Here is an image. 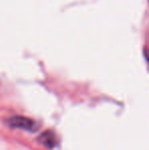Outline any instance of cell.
I'll list each match as a JSON object with an SVG mask.
<instances>
[{"mask_svg": "<svg viewBox=\"0 0 149 150\" xmlns=\"http://www.w3.org/2000/svg\"><path fill=\"white\" fill-rule=\"evenodd\" d=\"M7 122L12 128L24 129V130L30 131V132H34V131L38 130V125L36 122L29 117H22V115H16V117H10L7 120Z\"/></svg>", "mask_w": 149, "mask_h": 150, "instance_id": "6da1fadb", "label": "cell"}, {"mask_svg": "<svg viewBox=\"0 0 149 150\" xmlns=\"http://www.w3.org/2000/svg\"><path fill=\"white\" fill-rule=\"evenodd\" d=\"M39 141L49 148H53L56 145V137L51 131H46L43 134L40 135Z\"/></svg>", "mask_w": 149, "mask_h": 150, "instance_id": "7a4b0ae2", "label": "cell"}, {"mask_svg": "<svg viewBox=\"0 0 149 150\" xmlns=\"http://www.w3.org/2000/svg\"><path fill=\"white\" fill-rule=\"evenodd\" d=\"M144 54H145V57H146V59H147L148 63H149V50L148 49L144 50Z\"/></svg>", "mask_w": 149, "mask_h": 150, "instance_id": "3957f363", "label": "cell"}]
</instances>
